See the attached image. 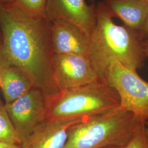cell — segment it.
Here are the masks:
<instances>
[{"mask_svg":"<svg viewBox=\"0 0 148 148\" xmlns=\"http://www.w3.org/2000/svg\"></svg>","mask_w":148,"mask_h":148,"instance_id":"23","label":"cell"},{"mask_svg":"<svg viewBox=\"0 0 148 148\" xmlns=\"http://www.w3.org/2000/svg\"><path fill=\"white\" fill-rule=\"evenodd\" d=\"M106 79L116 90L120 106L131 113L140 123L148 122V82L139 75L137 71L114 60Z\"/></svg>","mask_w":148,"mask_h":148,"instance_id":"5","label":"cell"},{"mask_svg":"<svg viewBox=\"0 0 148 148\" xmlns=\"http://www.w3.org/2000/svg\"><path fill=\"white\" fill-rule=\"evenodd\" d=\"M0 65L24 71L47 101L60 92L53 75L51 22L14 3L0 5Z\"/></svg>","mask_w":148,"mask_h":148,"instance_id":"1","label":"cell"},{"mask_svg":"<svg viewBox=\"0 0 148 148\" xmlns=\"http://www.w3.org/2000/svg\"><path fill=\"white\" fill-rule=\"evenodd\" d=\"M0 87L5 101L10 103L24 95L34 86L24 71L13 66L0 65Z\"/></svg>","mask_w":148,"mask_h":148,"instance_id":"12","label":"cell"},{"mask_svg":"<svg viewBox=\"0 0 148 148\" xmlns=\"http://www.w3.org/2000/svg\"><path fill=\"white\" fill-rule=\"evenodd\" d=\"M116 90L106 79L61 90L47 101L46 119L86 118L106 113L119 108Z\"/></svg>","mask_w":148,"mask_h":148,"instance_id":"4","label":"cell"},{"mask_svg":"<svg viewBox=\"0 0 148 148\" xmlns=\"http://www.w3.org/2000/svg\"><path fill=\"white\" fill-rule=\"evenodd\" d=\"M0 148H21V146L16 144L0 142Z\"/></svg>","mask_w":148,"mask_h":148,"instance_id":"16","label":"cell"},{"mask_svg":"<svg viewBox=\"0 0 148 148\" xmlns=\"http://www.w3.org/2000/svg\"><path fill=\"white\" fill-rule=\"evenodd\" d=\"M5 106L21 142L46 120L47 99L36 87Z\"/></svg>","mask_w":148,"mask_h":148,"instance_id":"6","label":"cell"},{"mask_svg":"<svg viewBox=\"0 0 148 148\" xmlns=\"http://www.w3.org/2000/svg\"><path fill=\"white\" fill-rule=\"evenodd\" d=\"M14 0H0V3L2 5H7L14 3Z\"/></svg>","mask_w":148,"mask_h":148,"instance_id":"19","label":"cell"},{"mask_svg":"<svg viewBox=\"0 0 148 148\" xmlns=\"http://www.w3.org/2000/svg\"><path fill=\"white\" fill-rule=\"evenodd\" d=\"M53 75L60 90L90 84L99 76L89 57L76 54H54Z\"/></svg>","mask_w":148,"mask_h":148,"instance_id":"7","label":"cell"},{"mask_svg":"<svg viewBox=\"0 0 148 148\" xmlns=\"http://www.w3.org/2000/svg\"><path fill=\"white\" fill-rule=\"evenodd\" d=\"M1 41H0V48H1Z\"/></svg>","mask_w":148,"mask_h":148,"instance_id":"22","label":"cell"},{"mask_svg":"<svg viewBox=\"0 0 148 148\" xmlns=\"http://www.w3.org/2000/svg\"><path fill=\"white\" fill-rule=\"evenodd\" d=\"M47 2V0H14V3L32 14L46 16Z\"/></svg>","mask_w":148,"mask_h":148,"instance_id":"14","label":"cell"},{"mask_svg":"<svg viewBox=\"0 0 148 148\" xmlns=\"http://www.w3.org/2000/svg\"><path fill=\"white\" fill-rule=\"evenodd\" d=\"M145 123L139 126L128 142L121 148H148Z\"/></svg>","mask_w":148,"mask_h":148,"instance_id":"15","label":"cell"},{"mask_svg":"<svg viewBox=\"0 0 148 148\" xmlns=\"http://www.w3.org/2000/svg\"><path fill=\"white\" fill-rule=\"evenodd\" d=\"M140 34L143 39L144 38H147V39H148V18L147 21L145 23V25L143 28V30L140 32Z\"/></svg>","mask_w":148,"mask_h":148,"instance_id":"17","label":"cell"},{"mask_svg":"<svg viewBox=\"0 0 148 148\" xmlns=\"http://www.w3.org/2000/svg\"><path fill=\"white\" fill-rule=\"evenodd\" d=\"M0 142L12 144H21L5 104L0 101Z\"/></svg>","mask_w":148,"mask_h":148,"instance_id":"13","label":"cell"},{"mask_svg":"<svg viewBox=\"0 0 148 148\" xmlns=\"http://www.w3.org/2000/svg\"><path fill=\"white\" fill-rule=\"evenodd\" d=\"M142 123L120 106L73 125L63 148H121Z\"/></svg>","mask_w":148,"mask_h":148,"instance_id":"3","label":"cell"},{"mask_svg":"<svg viewBox=\"0 0 148 148\" xmlns=\"http://www.w3.org/2000/svg\"><path fill=\"white\" fill-rule=\"evenodd\" d=\"M140 1H143V2L148 3V0H140Z\"/></svg>","mask_w":148,"mask_h":148,"instance_id":"21","label":"cell"},{"mask_svg":"<svg viewBox=\"0 0 148 148\" xmlns=\"http://www.w3.org/2000/svg\"><path fill=\"white\" fill-rule=\"evenodd\" d=\"M114 17L121 20L126 27L139 32L148 18V3L140 0H104L103 2Z\"/></svg>","mask_w":148,"mask_h":148,"instance_id":"11","label":"cell"},{"mask_svg":"<svg viewBox=\"0 0 148 148\" xmlns=\"http://www.w3.org/2000/svg\"><path fill=\"white\" fill-rule=\"evenodd\" d=\"M145 126H146V131H147V138H148V122H146Z\"/></svg>","mask_w":148,"mask_h":148,"instance_id":"20","label":"cell"},{"mask_svg":"<svg viewBox=\"0 0 148 148\" xmlns=\"http://www.w3.org/2000/svg\"><path fill=\"white\" fill-rule=\"evenodd\" d=\"M104 2L96 7V24L90 35V58L99 77L106 79L112 60L127 68L142 69L147 58L139 32L119 25Z\"/></svg>","mask_w":148,"mask_h":148,"instance_id":"2","label":"cell"},{"mask_svg":"<svg viewBox=\"0 0 148 148\" xmlns=\"http://www.w3.org/2000/svg\"><path fill=\"white\" fill-rule=\"evenodd\" d=\"M85 118L48 120L21 142V148H63L70 128Z\"/></svg>","mask_w":148,"mask_h":148,"instance_id":"10","label":"cell"},{"mask_svg":"<svg viewBox=\"0 0 148 148\" xmlns=\"http://www.w3.org/2000/svg\"><path fill=\"white\" fill-rule=\"evenodd\" d=\"M144 51H145L146 57L147 58H148V39H146L144 40Z\"/></svg>","mask_w":148,"mask_h":148,"instance_id":"18","label":"cell"},{"mask_svg":"<svg viewBox=\"0 0 148 148\" xmlns=\"http://www.w3.org/2000/svg\"><path fill=\"white\" fill-rule=\"evenodd\" d=\"M51 41L56 54H76L90 58V38L79 27L68 21L51 23Z\"/></svg>","mask_w":148,"mask_h":148,"instance_id":"9","label":"cell"},{"mask_svg":"<svg viewBox=\"0 0 148 148\" xmlns=\"http://www.w3.org/2000/svg\"><path fill=\"white\" fill-rule=\"evenodd\" d=\"M45 14L49 22L68 21L90 37L96 24V7L86 0H47Z\"/></svg>","mask_w":148,"mask_h":148,"instance_id":"8","label":"cell"}]
</instances>
